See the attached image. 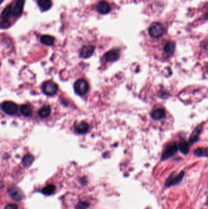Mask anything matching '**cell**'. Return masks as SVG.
I'll use <instances>...</instances> for the list:
<instances>
[{
    "instance_id": "8",
    "label": "cell",
    "mask_w": 208,
    "mask_h": 209,
    "mask_svg": "<svg viewBox=\"0 0 208 209\" xmlns=\"http://www.w3.org/2000/svg\"><path fill=\"white\" fill-rule=\"evenodd\" d=\"M120 57V51L118 49H112L104 54L105 60L107 62H115Z\"/></svg>"
},
{
    "instance_id": "10",
    "label": "cell",
    "mask_w": 208,
    "mask_h": 209,
    "mask_svg": "<svg viewBox=\"0 0 208 209\" xmlns=\"http://www.w3.org/2000/svg\"><path fill=\"white\" fill-rule=\"evenodd\" d=\"M96 10L101 14H107L110 11L109 4L106 1H100L96 4Z\"/></svg>"
},
{
    "instance_id": "1",
    "label": "cell",
    "mask_w": 208,
    "mask_h": 209,
    "mask_svg": "<svg viewBox=\"0 0 208 209\" xmlns=\"http://www.w3.org/2000/svg\"><path fill=\"white\" fill-rule=\"evenodd\" d=\"M165 32L164 26L159 22H154L148 28V33L152 38H159L161 37Z\"/></svg>"
},
{
    "instance_id": "14",
    "label": "cell",
    "mask_w": 208,
    "mask_h": 209,
    "mask_svg": "<svg viewBox=\"0 0 208 209\" xmlns=\"http://www.w3.org/2000/svg\"><path fill=\"white\" fill-rule=\"evenodd\" d=\"M203 125H200L197 126L193 131L190 137V141L192 144H194L198 141V136L199 135L201 130H202Z\"/></svg>"
},
{
    "instance_id": "12",
    "label": "cell",
    "mask_w": 208,
    "mask_h": 209,
    "mask_svg": "<svg viewBox=\"0 0 208 209\" xmlns=\"http://www.w3.org/2000/svg\"><path fill=\"white\" fill-rule=\"evenodd\" d=\"M88 128H89V126L88 123L84 121L81 122L79 123H77L74 125V129L79 134L85 133L86 132H87Z\"/></svg>"
},
{
    "instance_id": "16",
    "label": "cell",
    "mask_w": 208,
    "mask_h": 209,
    "mask_svg": "<svg viewBox=\"0 0 208 209\" xmlns=\"http://www.w3.org/2000/svg\"><path fill=\"white\" fill-rule=\"evenodd\" d=\"M51 113V107L49 105H45L43 106L38 111V115L42 117L45 118L49 116Z\"/></svg>"
},
{
    "instance_id": "28",
    "label": "cell",
    "mask_w": 208,
    "mask_h": 209,
    "mask_svg": "<svg viewBox=\"0 0 208 209\" xmlns=\"http://www.w3.org/2000/svg\"><path fill=\"white\" fill-rule=\"evenodd\" d=\"M4 1V0H0V4H1V3H2V2Z\"/></svg>"
},
{
    "instance_id": "23",
    "label": "cell",
    "mask_w": 208,
    "mask_h": 209,
    "mask_svg": "<svg viewBox=\"0 0 208 209\" xmlns=\"http://www.w3.org/2000/svg\"><path fill=\"white\" fill-rule=\"evenodd\" d=\"M54 190L55 186L53 185H49L43 188L41 190V192L45 195H50L54 191Z\"/></svg>"
},
{
    "instance_id": "15",
    "label": "cell",
    "mask_w": 208,
    "mask_h": 209,
    "mask_svg": "<svg viewBox=\"0 0 208 209\" xmlns=\"http://www.w3.org/2000/svg\"><path fill=\"white\" fill-rule=\"evenodd\" d=\"M151 117L154 120H159L165 117V111L162 108H158L151 112Z\"/></svg>"
},
{
    "instance_id": "27",
    "label": "cell",
    "mask_w": 208,
    "mask_h": 209,
    "mask_svg": "<svg viewBox=\"0 0 208 209\" xmlns=\"http://www.w3.org/2000/svg\"><path fill=\"white\" fill-rule=\"evenodd\" d=\"M17 208H18L17 205L15 204H8L5 207V209H17Z\"/></svg>"
},
{
    "instance_id": "20",
    "label": "cell",
    "mask_w": 208,
    "mask_h": 209,
    "mask_svg": "<svg viewBox=\"0 0 208 209\" xmlns=\"http://www.w3.org/2000/svg\"><path fill=\"white\" fill-rule=\"evenodd\" d=\"M12 6L9 5L7 6L2 12L1 15V19L3 20H8V18L10 17V14L12 13Z\"/></svg>"
},
{
    "instance_id": "22",
    "label": "cell",
    "mask_w": 208,
    "mask_h": 209,
    "mask_svg": "<svg viewBox=\"0 0 208 209\" xmlns=\"http://www.w3.org/2000/svg\"><path fill=\"white\" fill-rule=\"evenodd\" d=\"M178 148H179L181 152L184 154L188 153V152L189 151L188 144V142H187L185 141H182L179 143V144L178 145Z\"/></svg>"
},
{
    "instance_id": "7",
    "label": "cell",
    "mask_w": 208,
    "mask_h": 209,
    "mask_svg": "<svg viewBox=\"0 0 208 209\" xmlns=\"http://www.w3.org/2000/svg\"><path fill=\"white\" fill-rule=\"evenodd\" d=\"M25 0H16L13 8L12 9V14L15 17L20 16L23 11Z\"/></svg>"
},
{
    "instance_id": "25",
    "label": "cell",
    "mask_w": 208,
    "mask_h": 209,
    "mask_svg": "<svg viewBox=\"0 0 208 209\" xmlns=\"http://www.w3.org/2000/svg\"><path fill=\"white\" fill-rule=\"evenodd\" d=\"M89 207V204L87 202H80L76 206V209H87Z\"/></svg>"
},
{
    "instance_id": "5",
    "label": "cell",
    "mask_w": 208,
    "mask_h": 209,
    "mask_svg": "<svg viewBox=\"0 0 208 209\" xmlns=\"http://www.w3.org/2000/svg\"><path fill=\"white\" fill-rule=\"evenodd\" d=\"M178 145L176 142L170 143L162 155V160H165L172 156L178 151Z\"/></svg>"
},
{
    "instance_id": "9",
    "label": "cell",
    "mask_w": 208,
    "mask_h": 209,
    "mask_svg": "<svg viewBox=\"0 0 208 209\" xmlns=\"http://www.w3.org/2000/svg\"><path fill=\"white\" fill-rule=\"evenodd\" d=\"M9 193L10 197L16 201H20L23 198V193L22 191L18 187H12L9 190Z\"/></svg>"
},
{
    "instance_id": "21",
    "label": "cell",
    "mask_w": 208,
    "mask_h": 209,
    "mask_svg": "<svg viewBox=\"0 0 208 209\" xmlns=\"http://www.w3.org/2000/svg\"><path fill=\"white\" fill-rule=\"evenodd\" d=\"M34 160V157L32 155L27 154L23 157L22 162H23V164H24V166L28 167V166H30L31 165V164L33 163Z\"/></svg>"
},
{
    "instance_id": "19",
    "label": "cell",
    "mask_w": 208,
    "mask_h": 209,
    "mask_svg": "<svg viewBox=\"0 0 208 209\" xmlns=\"http://www.w3.org/2000/svg\"><path fill=\"white\" fill-rule=\"evenodd\" d=\"M20 111L23 115L25 116H29L32 112V109L29 105L24 104L20 106Z\"/></svg>"
},
{
    "instance_id": "18",
    "label": "cell",
    "mask_w": 208,
    "mask_h": 209,
    "mask_svg": "<svg viewBox=\"0 0 208 209\" xmlns=\"http://www.w3.org/2000/svg\"><path fill=\"white\" fill-rule=\"evenodd\" d=\"M174 50H175V43L174 42L172 41L167 42L163 47L164 51L168 54H173Z\"/></svg>"
},
{
    "instance_id": "24",
    "label": "cell",
    "mask_w": 208,
    "mask_h": 209,
    "mask_svg": "<svg viewBox=\"0 0 208 209\" xmlns=\"http://www.w3.org/2000/svg\"><path fill=\"white\" fill-rule=\"evenodd\" d=\"M195 155L198 156H207V149L206 148H198L195 150Z\"/></svg>"
},
{
    "instance_id": "13",
    "label": "cell",
    "mask_w": 208,
    "mask_h": 209,
    "mask_svg": "<svg viewBox=\"0 0 208 209\" xmlns=\"http://www.w3.org/2000/svg\"><path fill=\"white\" fill-rule=\"evenodd\" d=\"M37 4L41 11H47L51 9L52 3L51 0H37Z\"/></svg>"
},
{
    "instance_id": "6",
    "label": "cell",
    "mask_w": 208,
    "mask_h": 209,
    "mask_svg": "<svg viewBox=\"0 0 208 209\" xmlns=\"http://www.w3.org/2000/svg\"><path fill=\"white\" fill-rule=\"evenodd\" d=\"M184 176V171H181L179 174L176 175H171L168 179L166 181L165 183V185L167 186H171L172 185H176L179 184L182 180L183 177Z\"/></svg>"
},
{
    "instance_id": "4",
    "label": "cell",
    "mask_w": 208,
    "mask_h": 209,
    "mask_svg": "<svg viewBox=\"0 0 208 209\" xmlns=\"http://www.w3.org/2000/svg\"><path fill=\"white\" fill-rule=\"evenodd\" d=\"M2 109L6 114L9 115H13L18 111L17 105L15 103L10 101L4 102L2 104Z\"/></svg>"
},
{
    "instance_id": "3",
    "label": "cell",
    "mask_w": 208,
    "mask_h": 209,
    "mask_svg": "<svg viewBox=\"0 0 208 209\" xmlns=\"http://www.w3.org/2000/svg\"><path fill=\"white\" fill-rule=\"evenodd\" d=\"M74 89L77 94L83 95L88 90V83L85 79H79L75 82L74 84Z\"/></svg>"
},
{
    "instance_id": "11",
    "label": "cell",
    "mask_w": 208,
    "mask_h": 209,
    "mask_svg": "<svg viewBox=\"0 0 208 209\" xmlns=\"http://www.w3.org/2000/svg\"><path fill=\"white\" fill-rule=\"evenodd\" d=\"M95 47L92 45H84L83 46L79 52L80 56L83 58H88L93 53Z\"/></svg>"
},
{
    "instance_id": "26",
    "label": "cell",
    "mask_w": 208,
    "mask_h": 209,
    "mask_svg": "<svg viewBox=\"0 0 208 209\" xmlns=\"http://www.w3.org/2000/svg\"><path fill=\"white\" fill-rule=\"evenodd\" d=\"M11 25L10 22L8 20H3L0 23V28L1 29H7Z\"/></svg>"
},
{
    "instance_id": "2",
    "label": "cell",
    "mask_w": 208,
    "mask_h": 209,
    "mask_svg": "<svg viewBox=\"0 0 208 209\" xmlns=\"http://www.w3.org/2000/svg\"><path fill=\"white\" fill-rule=\"evenodd\" d=\"M42 90L46 95L52 96L57 93L58 90V86L54 81L50 80L46 81L43 84Z\"/></svg>"
},
{
    "instance_id": "17",
    "label": "cell",
    "mask_w": 208,
    "mask_h": 209,
    "mask_svg": "<svg viewBox=\"0 0 208 209\" xmlns=\"http://www.w3.org/2000/svg\"><path fill=\"white\" fill-rule=\"evenodd\" d=\"M40 42L45 45H51L54 42V38L49 35H43L40 38Z\"/></svg>"
}]
</instances>
